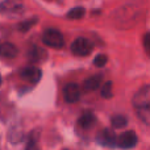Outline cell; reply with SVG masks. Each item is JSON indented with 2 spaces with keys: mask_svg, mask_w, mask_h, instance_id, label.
I'll use <instances>...</instances> for the list:
<instances>
[{
  "mask_svg": "<svg viewBox=\"0 0 150 150\" xmlns=\"http://www.w3.org/2000/svg\"><path fill=\"white\" fill-rule=\"evenodd\" d=\"M132 105L138 119L145 125L150 127V84L144 86L134 93Z\"/></svg>",
  "mask_w": 150,
  "mask_h": 150,
  "instance_id": "cell-1",
  "label": "cell"
},
{
  "mask_svg": "<svg viewBox=\"0 0 150 150\" xmlns=\"http://www.w3.org/2000/svg\"><path fill=\"white\" fill-rule=\"evenodd\" d=\"M24 12L23 0H1L0 13L8 17H17Z\"/></svg>",
  "mask_w": 150,
  "mask_h": 150,
  "instance_id": "cell-2",
  "label": "cell"
},
{
  "mask_svg": "<svg viewBox=\"0 0 150 150\" xmlns=\"http://www.w3.org/2000/svg\"><path fill=\"white\" fill-rule=\"evenodd\" d=\"M42 42L46 46L53 47V49H61L65 45V40H63L62 33L58 29L54 28H49L42 33Z\"/></svg>",
  "mask_w": 150,
  "mask_h": 150,
  "instance_id": "cell-3",
  "label": "cell"
},
{
  "mask_svg": "<svg viewBox=\"0 0 150 150\" xmlns=\"http://www.w3.org/2000/svg\"><path fill=\"white\" fill-rule=\"evenodd\" d=\"M93 44L84 37H79V38L74 40V42L71 44V52L74 55H78V57H86V55L91 54Z\"/></svg>",
  "mask_w": 150,
  "mask_h": 150,
  "instance_id": "cell-4",
  "label": "cell"
},
{
  "mask_svg": "<svg viewBox=\"0 0 150 150\" xmlns=\"http://www.w3.org/2000/svg\"><path fill=\"white\" fill-rule=\"evenodd\" d=\"M138 137L133 130H128L124 132L122 134H120L117 137V146L121 149H132L137 145Z\"/></svg>",
  "mask_w": 150,
  "mask_h": 150,
  "instance_id": "cell-5",
  "label": "cell"
},
{
  "mask_svg": "<svg viewBox=\"0 0 150 150\" xmlns=\"http://www.w3.org/2000/svg\"><path fill=\"white\" fill-rule=\"evenodd\" d=\"M98 142L107 148H115L117 146V137L111 129H103L98 134Z\"/></svg>",
  "mask_w": 150,
  "mask_h": 150,
  "instance_id": "cell-6",
  "label": "cell"
},
{
  "mask_svg": "<svg viewBox=\"0 0 150 150\" xmlns=\"http://www.w3.org/2000/svg\"><path fill=\"white\" fill-rule=\"evenodd\" d=\"M20 76L28 83H37L42 76V73L40 69L34 66H26L20 71Z\"/></svg>",
  "mask_w": 150,
  "mask_h": 150,
  "instance_id": "cell-7",
  "label": "cell"
},
{
  "mask_svg": "<svg viewBox=\"0 0 150 150\" xmlns=\"http://www.w3.org/2000/svg\"><path fill=\"white\" fill-rule=\"evenodd\" d=\"M63 98L67 103H76L80 99V88L75 83H69L63 90Z\"/></svg>",
  "mask_w": 150,
  "mask_h": 150,
  "instance_id": "cell-8",
  "label": "cell"
},
{
  "mask_svg": "<svg viewBox=\"0 0 150 150\" xmlns=\"http://www.w3.org/2000/svg\"><path fill=\"white\" fill-rule=\"evenodd\" d=\"M17 54H18V49L16 45L11 44V42H1L0 44V55L3 58L12 59V58L17 57Z\"/></svg>",
  "mask_w": 150,
  "mask_h": 150,
  "instance_id": "cell-9",
  "label": "cell"
},
{
  "mask_svg": "<svg viewBox=\"0 0 150 150\" xmlns=\"http://www.w3.org/2000/svg\"><path fill=\"white\" fill-rule=\"evenodd\" d=\"M101 83H103V76H101L100 74L92 75V76L87 78V79L84 80V83H83V90L88 91V92H90V91H95L100 87Z\"/></svg>",
  "mask_w": 150,
  "mask_h": 150,
  "instance_id": "cell-10",
  "label": "cell"
},
{
  "mask_svg": "<svg viewBox=\"0 0 150 150\" xmlns=\"http://www.w3.org/2000/svg\"><path fill=\"white\" fill-rule=\"evenodd\" d=\"M95 121H96V119H95V116H93L91 112H87V113H83L82 116H80V119H79V125L82 128H84V129H88V128H91L93 124H95Z\"/></svg>",
  "mask_w": 150,
  "mask_h": 150,
  "instance_id": "cell-11",
  "label": "cell"
},
{
  "mask_svg": "<svg viewBox=\"0 0 150 150\" xmlns=\"http://www.w3.org/2000/svg\"><path fill=\"white\" fill-rule=\"evenodd\" d=\"M111 122H112V127L116 128V129H121V128L127 127L128 124V119L122 115H116L111 119Z\"/></svg>",
  "mask_w": 150,
  "mask_h": 150,
  "instance_id": "cell-12",
  "label": "cell"
},
{
  "mask_svg": "<svg viewBox=\"0 0 150 150\" xmlns=\"http://www.w3.org/2000/svg\"><path fill=\"white\" fill-rule=\"evenodd\" d=\"M84 13H86V11L83 7H75L71 11H69L67 18H70V20H80L84 16Z\"/></svg>",
  "mask_w": 150,
  "mask_h": 150,
  "instance_id": "cell-13",
  "label": "cell"
},
{
  "mask_svg": "<svg viewBox=\"0 0 150 150\" xmlns=\"http://www.w3.org/2000/svg\"><path fill=\"white\" fill-rule=\"evenodd\" d=\"M42 55H44V57H46V53H45L42 49L37 47V46H34L33 49L29 52V57H30L32 59H34V61H40L42 58Z\"/></svg>",
  "mask_w": 150,
  "mask_h": 150,
  "instance_id": "cell-14",
  "label": "cell"
},
{
  "mask_svg": "<svg viewBox=\"0 0 150 150\" xmlns=\"http://www.w3.org/2000/svg\"><path fill=\"white\" fill-rule=\"evenodd\" d=\"M36 23H37V18L28 20V21H24V23H20L17 25V28H18V30H21V32H26V30H29V29H30Z\"/></svg>",
  "mask_w": 150,
  "mask_h": 150,
  "instance_id": "cell-15",
  "label": "cell"
},
{
  "mask_svg": "<svg viewBox=\"0 0 150 150\" xmlns=\"http://www.w3.org/2000/svg\"><path fill=\"white\" fill-rule=\"evenodd\" d=\"M101 96L103 98H111L112 96V82H105L101 87Z\"/></svg>",
  "mask_w": 150,
  "mask_h": 150,
  "instance_id": "cell-16",
  "label": "cell"
},
{
  "mask_svg": "<svg viewBox=\"0 0 150 150\" xmlns=\"http://www.w3.org/2000/svg\"><path fill=\"white\" fill-rule=\"evenodd\" d=\"M107 55L105 54H99L95 57V59H93V65L96 66V67H103V66H105L107 63Z\"/></svg>",
  "mask_w": 150,
  "mask_h": 150,
  "instance_id": "cell-17",
  "label": "cell"
},
{
  "mask_svg": "<svg viewBox=\"0 0 150 150\" xmlns=\"http://www.w3.org/2000/svg\"><path fill=\"white\" fill-rule=\"evenodd\" d=\"M142 44H144V49H145V52L150 55V32H148V33L144 34Z\"/></svg>",
  "mask_w": 150,
  "mask_h": 150,
  "instance_id": "cell-18",
  "label": "cell"
},
{
  "mask_svg": "<svg viewBox=\"0 0 150 150\" xmlns=\"http://www.w3.org/2000/svg\"><path fill=\"white\" fill-rule=\"evenodd\" d=\"M25 150H40V149H38V146H37L36 141L32 138V140L28 142V145H26V149Z\"/></svg>",
  "mask_w": 150,
  "mask_h": 150,
  "instance_id": "cell-19",
  "label": "cell"
},
{
  "mask_svg": "<svg viewBox=\"0 0 150 150\" xmlns=\"http://www.w3.org/2000/svg\"><path fill=\"white\" fill-rule=\"evenodd\" d=\"M7 36H8L7 29H5V28H1V26H0V42H1Z\"/></svg>",
  "mask_w": 150,
  "mask_h": 150,
  "instance_id": "cell-20",
  "label": "cell"
},
{
  "mask_svg": "<svg viewBox=\"0 0 150 150\" xmlns=\"http://www.w3.org/2000/svg\"><path fill=\"white\" fill-rule=\"evenodd\" d=\"M0 84H1V76H0Z\"/></svg>",
  "mask_w": 150,
  "mask_h": 150,
  "instance_id": "cell-21",
  "label": "cell"
}]
</instances>
